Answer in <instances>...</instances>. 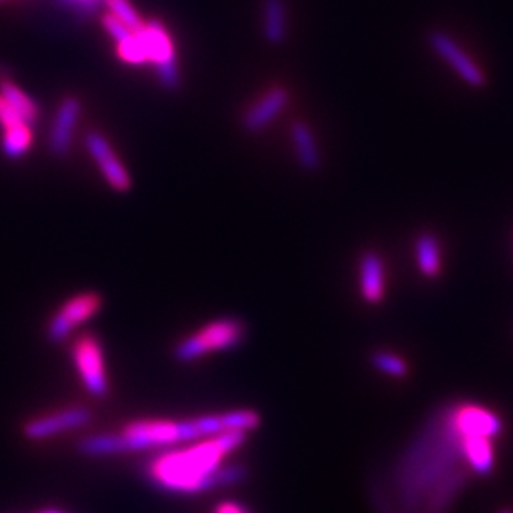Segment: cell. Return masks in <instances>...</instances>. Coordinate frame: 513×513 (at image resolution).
<instances>
[{
  "label": "cell",
  "instance_id": "obj_1",
  "mask_svg": "<svg viewBox=\"0 0 513 513\" xmlns=\"http://www.w3.org/2000/svg\"><path fill=\"white\" fill-rule=\"evenodd\" d=\"M504 429L502 417L479 402H442L394 460L372 475V510L450 513L475 477L494 472L495 440Z\"/></svg>",
  "mask_w": 513,
  "mask_h": 513
},
{
  "label": "cell",
  "instance_id": "obj_2",
  "mask_svg": "<svg viewBox=\"0 0 513 513\" xmlns=\"http://www.w3.org/2000/svg\"><path fill=\"white\" fill-rule=\"evenodd\" d=\"M250 439V432L231 430L160 450L143 467L148 484L171 495H201L241 485L248 479L243 464L226 460Z\"/></svg>",
  "mask_w": 513,
  "mask_h": 513
},
{
  "label": "cell",
  "instance_id": "obj_3",
  "mask_svg": "<svg viewBox=\"0 0 513 513\" xmlns=\"http://www.w3.org/2000/svg\"><path fill=\"white\" fill-rule=\"evenodd\" d=\"M261 422V414L248 407L183 419L140 417L112 432L87 435L80 439L77 449L88 459H107L150 450L160 452L231 430L251 434L261 427Z\"/></svg>",
  "mask_w": 513,
  "mask_h": 513
},
{
  "label": "cell",
  "instance_id": "obj_4",
  "mask_svg": "<svg viewBox=\"0 0 513 513\" xmlns=\"http://www.w3.org/2000/svg\"><path fill=\"white\" fill-rule=\"evenodd\" d=\"M248 328L245 321L233 316L213 319L196 329L173 347V359L178 364H193L216 352L231 351L245 342Z\"/></svg>",
  "mask_w": 513,
  "mask_h": 513
},
{
  "label": "cell",
  "instance_id": "obj_5",
  "mask_svg": "<svg viewBox=\"0 0 513 513\" xmlns=\"http://www.w3.org/2000/svg\"><path fill=\"white\" fill-rule=\"evenodd\" d=\"M105 299L98 291H80L65 299L55 309L45 324V339L50 344H62L69 341L82 326L90 323L103 309Z\"/></svg>",
  "mask_w": 513,
  "mask_h": 513
},
{
  "label": "cell",
  "instance_id": "obj_6",
  "mask_svg": "<svg viewBox=\"0 0 513 513\" xmlns=\"http://www.w3.org/2000/svg\"><path fill=\"white\" fill-rule=\"evenodd\" d=\"M70 359L88 396L107 397L110 377L102 341L93 333L79 334L70 344Z\"/></svg>",
  "mask_w": 513,
  "mask_h": 513
},
{
  "label": "cell",
  "instance_id": "obj_7",
  "mask_svg": "<svg viewBox=\"0 0 513 513\" xmlns=\"http://www.w3.org/2000/svg\"><path fill=\"white\" fill-rule=\"evenodd\" d=\"M92 421L93 412L90 407L82 404L65 406L29 419L22 426V437L29 442H44L74 430L84 429Z\"/></svg>",
  "mask_w": 513,
  "mask_h": 513
},
{
  "label": "cell",
  "instance_id": "obj_8",
  "mask_svg": "<svg viewBox=\"0 0 513 513\" xmlns=\"http://www.w3.org/2000/svg\"><path fill=\"white\" fill-rule=\"evenodd\" d=\"M138 34L147 49L148 64L155 65L160 82L167 88L178 87L180 72L176 65L175 50L165 27L160 22H148Z\"/></svg>",
  "mask_w": 513,
  "mask_h": 513
},
{
  "label": "cell",
  "instance_id": "obj_9",
  "mask_svg": "<svg viewBox=\"0 0 513 513\" xmlns=\"http://www.w3.org/2000/svg\"><path fill=\"white\" fill-rule=\"evenodd\" d=\"M429 45L440 59L445 60L457 72L465 84L475 88L484 87V72L477 67L469 55L465 54L464 50L460 49V45L450 35L444 32H432L429 35Z\"/></svg>",
  "mask_w": 513,
  "mask_h": 513
},
{
  "label": "cell",
  "instance_id": "obj_10",
  "mask_svg": "<svg viewBox=\"0 0 513 513\" xmlns=\"http://www.w3.org/2000/svg\"><path fill=\"white\" fill-rule=\"evenodd\" d=\"M85 145L100 168L103 178L113 190L125 193L132 188V176L128 175L127 168L123 167V163L118 160L107 138L97 132L88 133Z\"/></svg>",
  "mask_w": 513,
  "mask_h": 513
},
{
  "label": "cell",
  "instance_id": "obj_11",
  "mask_svg": "<svg viewBox=\"0 0 513 513\" xmlns=\"http://www.w3.org/2000/svg\"><path fill=\"white\" fill-rule=\"evenodd\" d=\"M80 112H82V105L74 97L65 98L57 108L49 135V148L54 157L62 158L69 153L74 140L75 125L79 123Z\"/></svg>",
  "mask_w": 513,
  "mask_h": 513
},
{
  "label": "cell",
  "instance_id": "obj_12",
  "mask_svg": "<svg viewBox=\"0 0 513 513\" xmlns=\"http://www.w3.org/2000/svg\"><path fill=\"white\" fill-rule=\"evenodd\" d=\"M359 293L367 304H381L386 298V264L376 251L359 258Z\"/></svg>",
  "mask_w": 513,
  "mask_h": 513
},
{
  "label": "cell",
  "instance_id": "obj_13",
  "mask_svg": "<svg viewBox=\"0 0 513 513\" xmlns=\"http://www.w3.org/2000/svg\"><path fill=\"white\" fill-rule=\"evenodd\" d=\"M289 93L284 88H274L266 93L243 118V127L251 133H258L271 125L288 107Z\"/></svg>",
  "mask_w": 513,
  "mask_h": 513
},
{
  "label": "cell",
  "instance_id": "obj_14",
  "mask_svg": "<svg viewBox=\"0 0 513 513\" xmlns=\"http://www.w3.org/2000/svg\"><path fill=\"white\" fill-rule=\"evenodd\" d=\"M416 264L422 276L427 279H437L442 273V251L439 240L430 233H422L417 236L414 243Z\"/></svg>",
  "mask_w": 513,
  "mask_h": 513
},
{
  "label": "cell",
  "instance_id": "obj_15",
  "mask_svg": "<svg viewBox=\"0 0 513 513\" xmlns=\"http://www.w3.org/2000/svg\"><path fill=\"white\" fill-rule=\"evenodd\" d=\"M294 152L298 162L304 170L316 171L321 167V155H319L318 143L314 140L311 128L304 122H294L291 127Z\"/></svg>",
  "mask_w": 513,
  "mask_h": 513
},
{
  "label": "cell",
  "instance_id": "obj_16",
  "mask_svg": "<svg viewBox=\"0 0 513 513\" xmlns=\"http://www.w3.org/2000/svg\"><path fill=\"white\" fill-rule=\"evenodd\" d=\"M286 5L283 0H263V34L268 44L281 45L286 39Z\"/></svg>",
  "mask_w": 513,
  "mask_h": 513
},
{
  "label": "cell",
  "instance_id": "obj_17",
  "mask_svg": "<svg viewBox=\"0 0 513 513\" xmlns=\"http://www.w3.org/2000/svg\"><path fill=\"white\" fill-rule=\"evenodd\" d=\"M0 95L29 125H34L37 122L39 107L24 90H20L17 85L12 84L9 80H4V82H0Z\"/></svg>",
  "mask_w": 513,
  "mask_h": 513
},
{
  "label": "cell",
  "instance_id": "obj_18",
  "mask_svg": "<svg viewBox=\"0 0 513 513\" xmlns=\"http://www.w3.org/2000/svg\"><path fill=\"white\" fill-rule=\"evenodd\" d=\"M371 364L376 371L384 376L394 377V379H404L409 376V364L404 357L396 352L386 351V349H377L371 352Z\"/></svg>",
  "mask_w": 513,
  "mask_h": 513
},
{
  "label": "cell",
  "instance_id": "obj_19",
  "mask_svg": "<svg viewBox=\"0 0 513 513\" xmlns=\"http://www.w3.org/2000/svg\"><path fill=\"white\" fill-rule=\"evenodd\" d=\"M32 145V125H19V127L4 130L2 150L9 158L24 157Z\"/></svg>",
  "mask_w": 513,
  "mask_h": 513
},
{
  "label": "cell",
  "instance_id": "obj_20",
  "mask_svg": "<svg viewBox=\"0 0 513 513\" xmlns=\"http://www.w3.org/2000/svg\"><path fill=\"white\" fill-rule=\"evenodd\" d=\"M118 55L123 62L130 65H145L148 64V55L145 45H143L142 37L140 34H132L125 37V39L117 42Z\"/></svg>",
  "mask_w": 513,
  "mask_h": 513
},
{
  "label": "cell",
  "instance_id": "obj_21",
  "mask_svg": "<svg viewBox=\"0 0 513 513\" xmlns=\"http://www.w3.org/2000/svg\"><path fill=\"white\" fill-rule=\"evenodd\" d=\"M107 5L108 12L117 17L122 24L127 25L132 32H140L145 27L142 17L138 15L137 10L128 0H103Z\"/></svg>",
  "mask_w": 513,
  "mask_h": 513
},
{
  "label": "cell",
  "instance_id": "obj_22",
  "mask_svg": "<svg viewBox=\"0 0 513 513\" xmlns=\"http://www.w3.org/2000/svg\"><path fill=\"white\" fill-rule=\"evenodd\" d=\"M59 2L64 5L65 9H69L79 17H90L97 12L103 0H59Z\"/></svg>",
  "mask_w": 513,
  "mask_h": 513
},
{
  "label": "cell",
  "instance_id": "obj_23",
  "mask_svg": "<svg viewBox=\"0 0 513 513\" xmlns=\"http://www.w3.org/2000/svg\"><path fill=\"white\" fill-rule=\"evenodd\" d=\"M24 123H27L24 118L20 117L19 113L15 112L14 108L10 107L9 103L5 102L4 97L0 95V125L4 127V130L19 127Z\"/></svg>",
  "mask_w": 513,
  "mask_h": 513
},
{
  "label": "cell",
  "instance_id": "obj_24",
  "mask_svg": "<svg viewBox=\"0 0 513 513\" xmlns=\"http://www.w3.org/2000/svg\"><path fill=\"white\" fill-rule=\"evenodd\" d=\"M103 27H105L108 34L112 35V39L115 40V42H120V40L132 34V30L128 29L127 25L122 24L117 17H113L110 12L103 15Z\"/></svg>",
  "mask_w": 513,
  "mask_h": 513
},
{
  "label": "cell",
  "instance_id": "obj_25",
  "mask_svg": "<svg viewBox=\"0 0 513 513\" xmlns=\"http://www.w3.org/2000/svg\"><path fill=\"white\" fill-rule=\"evenodd\" d=\"M213 513H251L246 505L241 504L238 500H223L216 505Z\"/></svg>",
  "mask_w": 513,
  "mask_h": 513
},
{
  "label": "cell",
  "instance_id": "obj_26",
  "mask_svg": "<svg viewBox=\"0 0 513 513\" xmlns=\"http://www.w3.org/2000/svg\"><path fill=\"white\" fill-rule=\"evenodd\" d=\"M35 513H69V512H65V510H60V509H54V507H49V509L39 510V512H35Z\"/></svg>",
  "mask_w": 513,
  "mask_h": 513
},
{
  "label": "cell",
  "instance_id": "obj_27",
  "mask_svg": "<svg viewBox=\"0 0 513 513\" xmlns=\"http://www.w3.org/2000/svg\"><path fill=\"white\" fill-rule=\"evenodd\" d=\"M497 513H513V510L510 509H500Z\"/></svg>",
  "mask_w": 513,
  "mask_h": 513
},
{
  "label": "cell",
  "instance_id": "obj_28",
  "mask_svg": "<svg viewBox=\"0 0 513 513\" xmlns=\"http://www.w3.org/2000/svg\"><path fill=\"white\" fill-rule=\"evenodd\" d=\"M0 2H2V0H0Z\"/></svg>",
  "mask_w": 513,
  "mask_h": 513
}]
</instances>
